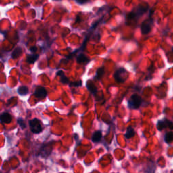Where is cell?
Segmentation results:
<instances>
[{
	"label": "cell",
	"instance_id": "13",
	"mask_svg": "<svg viewBox=\"0 0 173 173\" xmlns=\"http://www.w3.org/2000/svg\"><path fill=\"white\" fill-rule=\"evenodd\" d=\"M57 76H60V81H61L63 84H66L68 83V78L65 76V74H64V72H63V71H62V70L58 71V72H57Z\"/></svg>",
	"mask_w": 173,
	"mask_h": 173
},
{
	"label": "cell",
	"instance_id": "6",
	"mask_svg": "<svg viewBox=\"0 0 173 173\" xmlns=\"http://www.w3.org/2000/svg\"><path fill=\"white\" fill-rule=\"evenodd\" d=\"M151 20H147L142 23L141 26V31L142 35H147L151 31Z\"/></svg>",
	"mask_w": 173,
	"mask_h": 173
},
{
	"label": "cell",
	"instance_id": "1",
	"mask_svg": "<svg viewBox=\"0 0 173 173\" xmlns=\"http://www.w3.org/2000/svg\"><path fill=\"white\" fill-rule=\"evenodd\" d=\"M114 78L118 83H124L126 81V79L128 78V72L126 71V69L120 68L118 69L114 73Z\"/></svg>",
	"mask_w": 173,
	"mask_h": 173
},
{
	"label": "cell",
	"instance_id": "4",
	"mask_svg": "<svg viewBox=\"0 0 173 173\" xmlns=\"http://www.w3.org/2000/svg\"><path fill=\"white\" fill-rule=\"evenodd\" d=\"M146 6H147V4L145 5L144 6H143L142 5H139V7H137L133 10V12H131L128 16V19L132 20L134 18L136 17H139L140 16H141L142 14H143L145 12L147 11L148 6L146 7Z\"/></svg>",
	"mask_w": 173,
	"mask_h": 173
},
{
	"label": "cell",
	"instance_id": "21",
	"mask_svg": "<svg viewBox=\"0 0 173 173\" xmlns=\"http://www.w3.org/2000/svg\"><path fill=\"white\" fill-rule=\"evenodd\" d=\"M81 84H82L81 81H79L74 82V83H71V85H72V86H74V87H78V86H81Z\"/></svg>",
	"mask_w": 173,
	"mask_h": 173
},
{
	"label": "cell",
	"instance_id": "5",
	"mask_svg": "<svg viewBox=\"0 0 173 173\" xmlns=\"http://www.w3.org/2000/svg\"><path fill=\"white\" fill-rule=\"evenodd\" d=\"M166 128L173 129V123L171 121L167 120V119H163V120L158 121V122H157V128H158V131H160Z\"/></svg>",
	"mask_w": 173,
	"mask_h": 173
},
{
	"label": "cell",
	"instance_id": "8",
	"mask_svg": "<svg viewBox=\"0 0 173 173\" xmlns=\"http://www.w3.org/2000/svg\"><path fill=\"white\" fill-rule=\"evenodd\" d=\"M51 150H52V147H51V145H44L43 146L41 149L40 150V155L43 157H47L49 156V154L47 152L50 154Z\"/></svg>",
	"mask_w": 173,
	"mask_h": 173
},
{
	"label": "cell",
	"instance_id": "24",
	"mask_svg": "<svg viewBox=\"0 0 173 173\" xmlns=\"http://www.w3.org/2000/svg\"><path fill=\"white\" fill-rule=\"evenodd\" d=\"M172 52H173V48H172Z\"/></svg>",
	"mask_w": 173,
	"mask_h": 173
},
{
	"label": "cell",
	"instance_id": "15",
	"mask_svg": "<svg viewBox=\"0 0 173 173\" xmlns=\"http://www.w3.org/2000/svg\"><path fill=\"white\" fill-rule=\"evenodd\" d=\"M135 133L134 129L130 126V127H128L127 128V130H126V133H125L126 138H127V139L132 138L133 137H134Z\"/></svg>",
	"mask_w": 173,
	"mask_h": 173
},
{
	"label": "cell",
	"instance_id": "7",
	"mask_svg": "<svg viewBox=\"0 0 173 173\" xmlns=\"http://www.w3.org/2000/svg\"><path fill=\"white\" fill-rule=\"evenodd\" d=\"M34 95L38 99H43L47 96V91L44 87H37Z\"/></svg>",
	"mask_w": 173,
	"mask_h": 173
},
{
	"label": "cell",
	"instance_id": "3",
	"mask_svg": "<svg viewBox=\"0 0 173 173\" xmlns=\"http://www.w3.org/2000/svg\"><path fill=\"white\" fill-rule=\"evenodd\" d=\"M29 123L30 129L32 133L35 134H39L42 131V125L41 121L37 118L32 119L28 122Z\"/></svg>",
	"mask_w": 173,
	"mask_h": 173
},
{
	"label": "cell",
	"instance_id": "22",
	"mask_svg": "<svg viewBox=\"0 0 173 173\" xmlns=\"http://www.w3.org/2000/svg\"><path fill=\"white\" fill-rule=\"evenodd\" d=\"M88 0H76V1L79 4H83V3H86Z\"/></svg>",
	"mask_w": 173,
	"mask_h": 173
},
{
	"label": "cell",
	"instance_id": "20",
	"mask_svg": "<svg viewBox=\"0 0 173 173\" xmlns=\"http://www.w3.org/2000/svg\"><path fill=\"white\" fill-rule=\"evenodd\" d=\"M18 122L20 126L22 128H24L26 127L25 125V122H24V121L23 120V119L22 118H19L18 120Z\"/></svg>",
	"mask_w": 173,
	"mask_h": 173
},
{
	"label": "cell",
	"instance_id": "12",
	"mask_svg": "<svg viewBox=\"0 0 173 173\" xmlns=\"http://www.w3.org/2000/svg\"><path fill=\"white\" fill-rule=\"evenodd\" d=\"M101 137H102V135H101V132L100 131H95L92 136V141L95 143L99 142L101 139Z\"/></svg>",
	"mask_w": 173,
	"mask_h": 173
},
{
	"label": "cell",
	"instance_id": "9",
	"mask_svg": "<svg viewBox=\"0 0 173 173\" xmlns=\"http://www.w3.org/2000/svg\"><path fill=\"white\" fill-rule=\"evenodd\" d=\"M12 118L11 115L8 113H3L0 115V121L3 123L9 124L12 122Z\"/></svg>",
	"mask_w": 173,
	"mask_h": 173
},
{
	"label": "cell",
	"instance_id": "19",
	"mask_svg": "<svg viewBox=\"0 0 173 173\" xmlns=\"http://www.w3.org/2000/svg\"><path fill=\"white\" fill-rule=\"evenodd\" d=\"M103 74H104V68L103 67L99 68L97 70L95 78L96 79H99V78H101V76H103Z\"/></svg>",
	"mask_w": 173,
	"mask_h": 173
},
{
	"label": "cell",
	"instance_id": "11",
	"mask_svg": "<svg viewBox=\"0 0 173 173\" xmlns=\"http://www.w3.org/2000/svg\"><path fill=\"white\" fill-rule=\"evenodd\" d=\"M87 87L91 93L95 94L97 91V87H95V85H94V83L91 80L87 81Z\"/></svg>",
	"mask_w": 173,
	"mask_h": 173
},
{
	"label": "cell",
	"instance_id": "18",
	"mask_svg": "<svg viewBox=\"0 0 173 173\" xmlns=\"http://www.w3.org/2000/svg\"><path fill=\"white\" fill-rule=\"evenodd\" d=\"M22 50L20 47L16 48V49L14 51V52L12 53V58H18V57L20 56L21 54H22Z\"/></svg>",
	"mask_w": 173,
	"mask_h": 173
},
{
	"label": "cell",
	"instance_id": "2",
	"mask_svg": "<svg viewBox=\"0 0 173 173\" xmlns=\"http://www.w3.org/2000/svg\"><path fill=\"white\" fill-rule=\"evenodd\" d=\"M142 102V99L137 94H133L128 101V106L131 109H137L139 108Z\"/></svg>",
	"mask_w": 173,
	"mask_h": 173
},
{
	"label": "cell",
	"instance_id": "17",
	"mask_svg": "<svg viewBox=\"0 0 173 173\" xmlns=\"http://www.w3.org/2000/svg\"><path fill=\"white\" fill-rule=\"evenodd\" d=\"M164 140L167 143H172L173 141V132H168L165 135Z\"/></svg>",
	"mask_w": 173,
	"mask_h": 173
},
{
	"label": "cell",
	"instance_id": "23",
	"mask_svg": "<svg viewBox=\"0 0 173 173\" xmlns=\"http://www.w3.org/2000/svg\"><path fill=\"white\" fill-rule=\"evenodd\" d=\"M30 50H31V51H32V52H35L37 50V48L34 46V47H32L30 48Z\"/></svg>",
	"mask_w": 173,
	"mask_h": 173
},
{
	"label": "cell",
	"instance_id": "14",
	"mask_svg": "<svg viewBox=\"0 0 173 173\" xmlns=\"http://www.w3.org/2000/svg\"><path fill=\"white\" fill-rule=\"evenodd\" d=\"M38 58H39L38 54L27 55V57H26V62L29 64H33Z\"/></svg>",
	"mask_w": 173,
	"mask_h": 173
},
{
	"label": "cell",
	"instance_id": "10",
	"mask_svg": "<svg viewBox=\"0 0 173 173\" xmlns=\"http://www.w3.org/2000/svg\"><path fill=\"white\" fill-rule=\"evenodd\" d=\"M76 61H77L78 64H87L89 62V59L87 58L86 56L83 54V53H81V54H79L77 58H76Z\"/></svg>",
	"mask_w": 173,
	"mask_h": 173
},
{
	"label": "cell",
	"instance_id": "16",
	"mask_svg": "<svg viewBox=\"0 0 173 173\" xmlns=\"http://www.w3.org/2000/svg\"><path fill=\"white\" fill-rule=\"evenodd\" d=\"M18 93L20 95H25L28 93V89L26 86H20L18 89Z\"/></svg>",
	"mask_w": 173,
	"mask_h": 173
}]
</instances>
